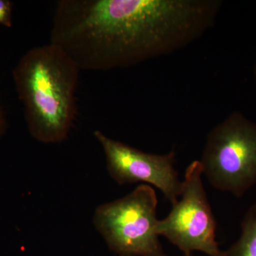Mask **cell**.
I'll return each mask as SVG.
<instances>
[{
  "label": "cell",
  "mask_w": 256,
  "mask_h": 256,
  "mask_svg": "<svg viewBox=\"0 0 256 256\" xmlns=\"http://www.w3.org/2000/svg\"><path fill=\"white\" fill-rule=\"evenodd\" d=\"M203 0H60L50 44L79 68H126L171 54L208 31Z\"/></svg>",
  "instance_id": "obj_1"
},
{
  "label": "cell",
  "mask_w": 256,
  "mask_h": 256,
  "mask_svg": "<svg viewBox=\"0 0 256 256\" xmlns=\"http://www.w3.org/2000/svg\"><path fill=\"white\" fill-rule=\"evenodd\" d=\"M80 69L68 54L48 44L22 56L13 70L18 98L32 137L50 144L65 140L77 114Z\"/></svg>",
  "instance_id": "obj_2"
},
{
  "label": "cell",
  "mask_w": 256,
  "mask_h": 256,
  "mask_svg": "<svg viewBox=\"0 0 256 256\" xmlns=\"http://www.w3.org/2000/svg\"><path fill=\"white\" fill-rule=\"evenodd\" d=\"M200 162L214 188L242 198L256 184V122L229 114L208 133Z\"/></svg>",
  "instance_id": "obj_3"
},
{
  "label": "cell",
  "mask_w": 256,
  "mask_h": 256,
  "mask_svg": "<svg viewBox=\"0 0 256 256\" xmlns=\"http://www.w3.org/2000/svg\"><path fill=\"white\" fill-rule=\"evenodd\" d=\"M158 204L154 188L140 185L126 196L98 206L94 226L119 256H168L156 233Z\"/></svg>",
  "instance_id": "obj_4"
},
{
  "label": "cell",
  "mask_w": 256,
  "mask_h": 256,
  "mask_svg": "<svg viewBox=\"0 0 256 256\" xmlns=\"http://www.w3.org/2000/svg\"><path fill=\"white\" fill-rule=\"evenodd\" d=\"M202 165L194 161L188 165L182 190L172 210L159 220L156 233L168 239L184 254L201 252L210 256H223L216 240V222L202 182Z\"/></svg>",
  "instance_id": "obj_5"
},
{
  "label": "cell",
  "mask_w": 256,
  "mask_h": 256,
  "mask_svg": "<svg viewBox=\"0 0 256 256\" xmlns=\"http://www.w3.org/2000/svg\"><path fill=\"white\" fill-rule=\"evenodd\" d=\"M105 154L107 170L120 185L138 182L149 184L162 192L172 204L178 200L182 182L174 168L176 153L156 154L111 139L100 130L94 133Z\"/></svg>",
  "instance_id": "obj_6"
},
{
  "label": "cell",
  "mask_w": 256,
  "mask_h": 256,
  "mask_svg": "<svg viewBox=\"0 0 256 256\" xmlns=\"http://www.w3.org/2000/svg\"><path fill=\"white\" fill-rule=\"evenodd\" d=\"M223 256H256V203L247 210L242 223V234Z\"/></svg>",
  "instance_id": "obj_7"
},
{
  "label": "cell",
  "mask_w": 256,
  "mask_h": 256,
  "mask_svg": "<svg viewBox=\"0 0 256 256\" xmlns=\"http://www.w3.org/2000/svg\"><path fill=\"white\" fill-rule=\"evenodd\" d=\"M13 8L12 2L0 0V25L8 28L12 26Z\"/></svg>",
  "instance_id": "obj_8"
},
{
  "label": "cell",
  "mask_w": 256,
  "mask_h": 256,
  "mask_svg": "<svg viewBox=\"0 0 256 256\" xmlns=\"http://www.w3.org/2000/svg\"><path fill=\"white\" fill-rule=\"evenodd\" d=\"M5 130H6V120H5L4 112L2 110L0 106V137L4 134Z\"/></svg>",
  "instance_id": "obj_9"
},
{
  "label": "cell",
  "mask_w": 256,
  "mask_h": 256,
  "mask_svg": "<svg viewBox=\"0 0 256 256\" xmlns=\"http://www.w3.org/2000/svg\"><path fill=\"white\" fill-rule=\"evenodd\" d=\"M184 256H192V254H186Z\"/></svg>",
  "instance_id": "obj_10"
},
{
  "label": "cell",
  "mask_w": 256,
  "mask_h": 256,
  "mask_svg": "<svg viewBox=\"0 0 256 256\" xmlns=\"http://www.w3.org/2000/svg\"><path fill=\"white\" fill-rule=\"evenodd\" d=\"M255 76H256V64L255 66Z\"/></svg>",
  "instance_id": "obj_11"
}]
</instances>
